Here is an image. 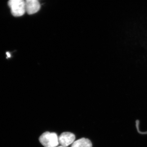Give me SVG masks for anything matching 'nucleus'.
<instances>
[{
    "label": "nucleus",
    "mask_w": 147,
    "mask_h": 147,
    "mask_svg": "<svg viewBox=\"0 0 147 147\" xmlns=\"http://www.w3.org/2000/svg\"><path fill=\"white\" fill-rule=\"evenodd\" d=\"M8 5L11 11L13 16L19 17L24 15L26 13L25 1L23 0H10Z\"/></svg>",
    "instance_id": "2"
},
{
    "label": "nucleus",
    "mask_w": 147,
    "mask_h": 147,
    "mask_svg": "<svg viewBox=\"0 0 147 147\" xmlns=\"http://www.w3.org/2000/svg\"><path fill=\"white\" fill-rule=\"evenodd\" d=\"M75 139V136L73 133L65 132L60 135L59 137V142L61 146L67 147L73 144Z\"/></svg>",
    "instance_id": "4"
},
{
    "label": "nucleus",
    "mask_w": 147,
    "mask_h": 147,
    "mask_svg": "<svg viewBox=\"0 0 147 147\" xmlns=\"http://www.w3.org/2000/svg\"><path fill=\"white\" fill-rule=\"evenodd\" d=\"M39 140L44 147H56L59 144V137L55 132H44L40 137Z\"/></svg>",
    "instance_id": "1"
},
{
    "label": "nucleus",
    "mask_w": 147,
    "mask_h": 147,
    "mask_svg": "<svg viewBox=\"0 0 147 147\" xmlns=\"http://www.w3.org/2000/svg\"><path fill=\"white\" fill-rule=\"evenodd\" d=\"M92 146L89 139L83 138L74 142L71 147H92Z\"/></svg>",
    "instance_id": "5"
},
{
    "label": "nucleus",
    "mask_w": 147,
    "mask_h": 147,
    "mask_svg": "<svg viewBox=\"0 0 147 147\" xmlns=\"http://www.w3.org/2000/svg\"><path fill=\"white\" fill-rule=\"evenodd\" d=\"M7 56H8V57H10V54H9V53H7Z\"/></svg>",
    "instance_id": "6"
},
{
    "label": "nucleus",
    "mask_w": 147,
    "mask_h": 147,
    "mask_svg": "<svg viewBox=\"0 0 147 147\" xmlns=\"http://www.w3.org/2000/svg\"><path fill=\"white\" fill-rule=\"evenodd\" d=\"M26 10L29 15L34 14L39 11L40 4L37 0H27L25 1Z\"/></svg>",
    "instance_id": "3"
},
{
    "label": "nucleus",
    "mask_w": 147,
    "mask_h": 147,
    "mask_svg": "<svg viewBox=\"0 0 147 147\" xmlns=\"http://www.w3.org/2000/svg\"><path fill=\"white\" fill-rule=\"evenodd\" d=\"M66 147L63 146H59V147Z\"/></svg>",
    "instance_id": "7"
}]
</instances>
